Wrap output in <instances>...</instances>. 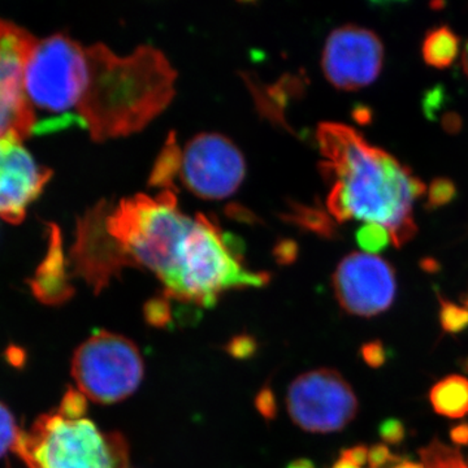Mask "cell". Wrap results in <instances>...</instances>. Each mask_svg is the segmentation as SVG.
<instances>
[{
	"instance_id": "obj_1",
	"label": "cell",
	"mask_w": 468,
	"mask_h": 468,
	"mask_svg": "<svg viewBox=\"0 0 468 468\" xmlns=\"http://www.w3.org/2000/svg\"><path fill=\"white\" fill-rule=\"evenodd\" d=\"M196 218L178 208L169 189L158 197L101 202L80 218L70 250L72 275L101 292L122 268L143 267L167 284L177 270Z\"/></svg>"
},
{
	"instance_id": "obj_2",
	"label": "cell",
	"mask_w": 468,
	"mask_h": 468,
	"mask_svg": "<svg viewBox=\"0 0 468 468\" xmlns=\"http://www.w3.org/2000/svg\"><path fill=\"white\" fill-rule=\"evenodd\" d=\"M323 177L331 185L326 207L338 223L363 220L389 230L396 248L414 239L412 206L426 185L383 149L350 126L323 122L316 132Z\"/></svg>"
},
{
	"instance_id": "obj_3",
	"label": "cell",
	"mask_w": 468,
	"mask_h": 468,
	"mask_svg": "<svg viewBox=\"0 0 468 468\" xmlns=\"http://www.w3.org/2000/svg\"><path fill=\"white\" fill-rule=\"evenodd\" d=\"M88 82L75 120L90 132L92 140L106 141L140 131L174 97L175 69L151 46L120 57L97 43L88 48Z\"/></svg>"
},
{
	"instance_id": "obj_4",
	"label": "cell",
	"mask_w": 468,
	"mask_h": 468,
	"mask_svg": "<svg viewBox=\"0 0 468 468\" xmlns=\"http://www.w3.org/2000/svg\"><path fill=\"white\" fill-rule=\"evenodd\" d=\"M268 280L267 273L254 272L245 267L237 249L214 221L197 215L177 270L165 285V297L211 307L223 292L260 288Z\"/></svg>"
},
{
	"instance_id": "obj_5",
	"label": "cell",
	"mask_w": 468,
	"mask_h": 468,
	"mask_svg": "<svg viewBox=\"0 0 468 468\" xmlns=\"http://www.w3.org/2000/svg\"><path fill=\"white\" fill-rule=\"evenodd\" d=\"M14 452L27 468H125L129 458L124 437L58 409L21 430Z\"/></svg>"
},
{
	"instance_id": "obj_6",
	"label": "cell",
	"mask_w": 468,
	"mask_h": 468,
	"mask_svg": "<svg viewBox=\"0 0 468 468\" xmlns=\"http://www.w3.org/2000/svg\"><path fill=\"white\" fill-rule=\"evenodd\" d=\"M88 48L58 33L33 46L26 67V91L36 117L48 115L36 133L76 124L88 82Z\"/></svg>"
},
{
	"instance_id": "obj_7",
	"label": "cell",
	"mask_w": 468,
	"mask_h": 468,
	"mask_svg": "<svg viewBox=\"0 0 468 468\" xmlns=\"http://www.w3.org/2000/svg\"><path fill=\"white\" fill-rule=\"evenodd\" d=\"M144 374L137 345L124 335L100 331L73 354L72 377L86 399L112 405L131 397Z\"/></svg>"
},
{
	"instance_id": "obj_8",
	"label": "cell",
	"mask_w": 468,
	"mask_h": 468,
	"mask_svg": "<svg viewBox=\"0 0 468 468\" xmlns=\"http://www.w3.org/2000/svg\"><path fill=\"white\" fill-rule=\"evenodd\" d=\"M292 420L313 433L344 430L358 414L359 403L340 372L319 368L292 381L286 396Z\"/></svg>"
},
{
	"instance_id": "obj_9",
	"label": "cell",
	"mask_w": 468,
	"mask_h": 468,
	"mask_svg": "<svg viewBox=\"0 0 468 468\" xmlns=\"http://www.w3.org/2000/svg\"><path fill=\"white\" fill-rule=\"evenodd\" d=\"M245 172L241 151L221 134L196 135L178 153L177 174L185 186L201 198L224 199L232 196Z\"/></svg>"
},
{
	"instance_id": "obj_10",
	"label": "cell",
	"mask_w": 468,
	"mask_h": 468,
	"mask_svg": "<svg viewBox=\"0 0 468 468\" xmlns=\"http://www.w3.org/2000/svg\"><path fill=\"white\" fill-rule=\"evenodd\" d=\"M36 42L27 30L0 18V137L23 141L36 132L37 117L24 82Z\"/></svg>"
},
{
	"instance_id": "obj_11",
	"label": "cell",
	"mask_w": 468,
	"mask_h": 468,
	"mask_svg": "<svg viewBox=\"0 0 468 468\" xmlns=\"http://www.w3.org/2000/svg\"><path fill=\"white\" fill-rule=\"evenodd\" d=\"M338 303L351 315L372 318L389 310L396 297V272L392 264L377 255L351 252L334 273Z\"/></svg>"
},
{
	"instance_id": "obj_12",
	"label": "cell",
	"mask_w": 468,
	"mask_h": 468,
	"mask_svg": "<svg viewBox=\"0 0 468 468\" xmlns=\"http://www.w3.org/2000/svg\"><path fill=\"white\" fill-rule=\"evenodd\" d=\"M384 46L377 33L356 26L334 30L323 51V72L335 88L353 91L368 86L380 75Z\"/></svg>"
},
{
	"instance_id": "obj_13",
	"label": "cell",
	"mask_w": 468,
	"mask_h": 468,
	"mask_svg": "<svg viewBox=\"0 0 468 468\" xmlns=\"http://www.w3.org/2000/svg\"><path fill=\"white\" fill-rule=\"evenodd\" d=\"M23 141L7 135L0 137V218L20 224L27 209L50 181L52 171L38 165Z\"/></svg>"
},
{
	"instance_id": "obj_14",
	"label": "cell",
	"mask_w": 468,
	"mask_h": 468,
	"mask_svg": "<svg viewBox=\"0 0 468 468\" xmlns=\"http://www.w3.org/2000/svg\"><path fill=\"white\" fill-rule=\"evenodd\" d=\"M48 232L50 239L48 254L30 282V288L43 303L58 304L72 297L73 288L67 275L60 230L50 224Z\"/></svg>"
},
{
	"instance_id": "obj_15",
	"label": "cell",
	"mask_w": 468,
	"mask_h": 468,
	"mask_svg": "<svg viewBox=\"0 0 468 468\" xmlns=\"http://www.w3.org/2000/svg\"><path fill=\"white\" fill-rule=\"evenodd\" d=\"M431 403L437 414L460 419L468 414V378L452 375L431 389Z\"/></svg>"
},
{
	"instance_id": "obj_16",
	"label": "cell",
	"mask_w": 468,
	"mask_h": 468,
	"mask_svg": "<svg viewBox=\"0 0 468 468\" xmlns=\"http://www.w3.org/2000/svg\"><path fill=\"white\" fill-rule=\"evenodd\" d=\"M460 52V38L451 27L442 26L433 27L426 34L421 54L428 66L433 68L451 67Z\"/></svg>"
},
{
	"instance_id": "obj_17",
	"label": "cell",
	"mask_w": 468,
	"mask_h": 468,
	"mask_svg": "<svg viewBox=\"0 0 468 468\" xmlns=\"http://www.w3.org/2000/svg\"><path fill=\"white\" fill-rule=\"evenodd\" d=\"M419 454L424 468H468L458 449L451 448L437 439L420 449Z\"/></svg>"
},
{
	"instance_id": "obj_18",
	"label": "cell",
	"mask_w": 468,
	"mask_h": 468,
	"mask_svg": "<svg viewBox=\"0 0 468 468\" xmlns=\"http://www.w3.org/2000/svg\"><path fill=\"white\" fill-rule=\"evenodd\" d=\"M292 218L301 227L313 230V232L318 233L319 236L325 237V239H334L337 234L334 218H329L328 214L323 209L295 207Z\"/></svg>"
},
{
	"instance_id": "obj_19",
	"label": "cell",
	"mask_w": 468,
	"mask_h": 468,
	"mask_svg": "<svg viewBox=\"0 0 468 468\" xmlns=\"http://www.w3.org/2000/svg\"><path fill=\"white\" fill-rule=\"evenodd\" d=\"M390 239L389 230L380 224L366 223L356 232V243L363 251L369 255L378 254L388 248Z\"/></svg>"
},
{
	"instance_id": "obj_20",
	"label": "cell",
	"mask_w": 468,
	"mask_h": 468,
	"mask_svg": "<svg viewBox=\"0 0 468 468\" xmlns=\"http://www.w3.org/2000/svg\"><path fill=\"white\" fill-rule=\"evenodd\" d=\"M440 301V323L443 331L448 334H461L468 328V309L457 306L451 301L443 300L441 295L437 294Z\"/></svg>"
},
{
	"instance_id": "obj_21",
	"label": "cell",
	"mask_w": 468,
	"mask_h": 468,
	"mask_svg": "<svg viewBox=\"0 0 468 468\" xmlns=\"http://www.w3.org/2000/svg\"><path fill=\"white\" fill-rule=\"evenodd\" d=\"M457 186L448 177H436L428 186L427 209L441 208L457 198Z\"/></svg>"
},
{
	"instance_id": "obj_22",
	"label": "cell",
	"mask_w": 468,
	"mask_h": 468,
	"mask_svg": "<svg viewBox=\"0 0 468 468\" xmlns=\"http://www.w3.org/2000/svg\"><path fill=\"white\" fill-rule=\"evenodd\" d=\"M20 433L14 414L5 403L0 402V458L8 451H14Z\"/></svg>"
},
{
	"instance_id": "obj_23",
	"label": "cell",
	"mask_w": 468,
	"mask_h": 468,
	"mask_svg": "<svg viewBox=\"0 0 468 468\" xmlns=\"http://www.w3.org/2000/svg\"><path fill=\"white\" fill-rule=\"evenodd\" d=\"M446 100H448V95H446L443 85H435L424 92L423 100H421V109H423V113L428 120L436 122L437 115L445 106Z\"/></svg>"
},
{
	"instance_id": "obj_24",
	"label": "cell",
	"mask_w": 468,
	"mask_h": 468,
	"mask_svg": "<svg viewBox=\"0 0 468 468\" xmlns=\"http://www.w3.org/2000/svg\"><path fill=\"white\" fill-rule=\"evenodd\" d=\"M378 436L390 445H401L406 439V428L399 419H384L378 428Z\"/></svg>"
},
{
	"instance_id": "obj_25",
	"label": "cell",
	"mask_w": 468,
	"mask_h": 468,
	"mask_svg": "<svg viewBox=\"0 0 468 468\" xmlns=\"http://www.w3.org/2000/svg\"><path fill=\"white\" fill-rule=\"evenodd\" d=\"M360 356L368 367L380 368L387 363L388 351L380 340H375L362 345Z\"/></svg>"
},
{
	"instance_id": "obj_26",
	"label": "cell",
	"mask_w": 468,
	"mask_h": 468,
	"mask_svg": "<svg viewBox=\"0 0 468 468\" xmlns=\"http://www.w3.org/2000/svg\"><path fill=\"white\" fill-rule=\"evenodd\" d=\"M169 300L151 301L146 304V319L150 324L165 326L171 320V310H169Z\"/></svg>"
},
{
	"instance_id": "obj_27",
	"label": "cell",
	"mask_w": 468,
	"mask_h": 468,
	"mask_svg": "<svg viewBox=\"0 0 468 468\" xmlns=\"http://www.w3.org/2000/svg\"><path fill=\"white\" fill-rule=\"evenodd\" d=\"M393 462L401 463L403 461L402 458L393 455L384 443H377L368 451L369 468H383Z\"/></svg>"
},
{
	"instance_id": "obj_28",
	"label": "cell",
	"mask_w": 468,
	"mask_h": 468,
	"mask_svg": "<svg viewBox=\"0 0 468 468\" xmlns=\"http://www.w3.org/2000/svg\"><path fill=\"white\" fill-rule=\"evenodd\" d=\"M341 458L349 461L350 463L356 464V466H363L368 461L367 446L360 443V445L353 446V448L344 449L341 452Z\"/></svg>"
},
{
	"instance_id": "obj_29",
	"label": "cell",
	"mask_w": 468,
	"mask_h": 468,
	"mask_svg": "<svg viewBox=\"0 0 468 468\" xmlns=\"http://www.w3.org/2000/svg\"><path fill=\"white\" fill-rule=\"evenodd\" d=\"M441 125L446 133L454 135L460 133L463 122L457 112H448L442 116Z\"/></svg>"
},
{
	"instance_id": "obj_30",
	"label": "cell",
	"mask_w": 468,
	"mask_h": 468,
	"mask_svg": "<svg viewBox=\"0 0 468 468\" xmlns=\"http://www.w3.org/2000/svg\"><path fill=\"white\" fill-rule=\"evenodd\" d=\"M452 441L458 446H468V423L458 424L451 430Z\"/></svg>"
},
{
	"instance_id": "obj_31",
	"label": "cell",
	"mask_w": 468,
	"mask_h": 468,
	"mask_svg": "<svg viewBox=\"0 0 468 468\" xmlns=\"http://www.w3.org/2000/svg\"><path fill=\"white\" fill-rule=\"evenodd\" d=\"M353 119L359 125H368L372 122V111L365 104H356L353 110Z\"/></svg>"
},
{
	"instance_id": "obj_32",
	"label": "cell",
	"mask_w": 468,
	"mask_h": 468,
	"mask_svg": "<svg viewBox=\"0 0 468 468\" xmlns=\"http://www.w3.org/2000/svg\"><path fill=\"white\" fill-rule=\"evenodd\" d=\"M420 268L427 273H437L440 271V263L436 260H432V258H424L423 261H420Z\"/></svg>"
},
{
	"instance_id": "obj_33",
	"label": "cell",
	"mask_w": 468,
	"mask_h": 468,
	"mask_svg": "<svg viewBox=\"0 0 468 468\" xmlns=\"http://www.w3.org/2000/svg\"><path fill=\"white\" fill-rule=\"evenodd\" d=\"M288 468H315L313 462L309 460H298L292 462Z\"/></svg>"
},
{
	"instance_id": "obj_34",
	"label": "cell",
	"mask_w": 468,
	"mask_h": 468,
	"mask_svg": "<svg viewBox=\"0 0 468 468\" xmlns=\"http://www.w3.org/2000/svg\"><path fill=\"white\" fill-rule=\"evenodd\" d=\"M332 468H359L356 466V464L350 463L349 461L344 460V458H340Z\"/></svg>"
},
{
	"instance_id": "obj_35",
	"label": "cell",
	"mask_w": 468,
	"mask_h": 468,
	"mask_svg": "<svg viewBox=\"0 0 468 468\" xmlns=\"http://www.w3.org/2000/svg\"><path fill=\"white\" fill-rule=\"evenodd\" d=\"M392 468H424L423 464L414 463V462L403 461Z\"/></svg>"
},
{
	"instance_id": "obj_36",
	"label": "cell",
	"mask_w": 468,
	"mask_h": 468,
	"mask_svg": "<svg viewBox=\"0 0 468 468\" xmlns=\"http://www.w3.org/2000/svg\"><path fill=\"white\" fill-rule=\"evenodd\" d=\"M462 66H463L464 73L468 77V41L464 46L463 57H462Z\"/></svg>"
},
{
	"instance_id": "obj_37",
	"label": "cell",
	"mask_w": 468,
	"mask_h": 468,
	"mask_svg": "<svg viewBox=\"0 0 468 468\" xmlns=\"http://www.w3.org/2000/svg\"><path fill=\"white\" fill-rule=\"evenodd\" d=\"M463 369H464V372H467V374H468V358L466 360H464Z\"/></svg>"
},
{
	"instance_id": "obj_38",
	"label": "cell",
	"mask_w": 468,
	"mask_h": 468,
	"mask_svg": "<svg viewBox=\"0 0 468 468\" xmlns=\"http://www.w3.org/2000/svg\"><path fill=\"white\" fill-rule=\"evenodd\" d=\"M464 303H466V306L468 307V297H467L466 302H464Z\"/></svg>"
}]
</instances>
